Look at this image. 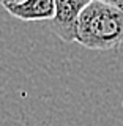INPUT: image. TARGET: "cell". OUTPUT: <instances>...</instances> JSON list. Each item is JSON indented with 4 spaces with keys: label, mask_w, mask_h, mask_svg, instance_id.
Listing matches in <instances>:
<instances>
[{
    "label": "cell",
    "mask_w": 123,
    "mask_h": 126,
    "mask_svg": "<svg viewBox=\"0 0 123 126\" xmlns=\"http://www.w3.org/2000/svg\"><path fill=\"white\" fill-rule=\"evenodd\" d=\"M76 43L90 50H115L123 44V8L93 0L79 16Z\"/></svg>",
    "instance_id": "obj_1"
},
{
    "label": "cell",
    "mask_w": 123,
    "mask_h": 126,
    "mask_svg": "<svg viewBox=\"0 0 123 126\" xmlns=\"http://www.w3.org/2000/svg\"><path fill=\"white\" fill-rule=\"evenodd\" d=\"M5 10L13 17L21 21L33 22V21H52L55 16V0H24L18 5H10Z\"/></svg>",
    "instance_id": "obj_2"
},
{
    "label": "cell",
    "mask_w": 123,
    "mask_h": 126,
    "mask_svg": "<svg viewBox=\"0 0 123 126\" xmlns=\"http://www.w3.org/2000/svg\"><path fill=\"white\" fill-rule=\"evenodd\" d=\"M93 0H55L57 10L62 11H70V13H79L84 11L85 6H88Z\"/></svg>",
    "instance_id": "obj_3"
},
{
    "label": "cell",
    "mask_w": 123,
    "mask_h": 126,
    "mask_svg": "<svg viewBox=\"0 0 123 126\" xmlns=\"http://www.w3.org/2000/svg\"><path fill=\"white\" fill-rule=\"evenodd\" d=\"M100 2H104L107 5H112L117 8H123V0H100Z\"/></svg>",
    "instance_id": "obj_4"
},
{
    "label": "cell",
    "mask_w": 123,
    "mask_h": 126,
    "mask_svg": "<svg viewBox=\"0 0 123 126\" xmlns=\"http://www.w3.org/2000/svg\"><path fill=\"white\" fill-rule=\"evenodd\" d=\"M24 0H2V5L3 6H10V5H18V3H22Z\"/></svg>",
    "instance_id": "obj_5"
}]
</instances>
